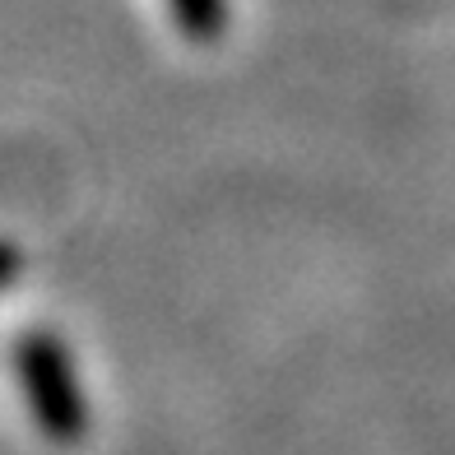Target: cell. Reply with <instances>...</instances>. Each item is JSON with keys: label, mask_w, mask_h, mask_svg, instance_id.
Returning a JSON list of instances; mask_svg holds the SVG:
<instances>
[{"label": "cell", "mask_w": 455, "mask_h": 455, "mask_svg": "<svg viewBox=\"0 0 455 455\" xmlns=\"http://www.w3.org/2000/svg\"><path fill=\"white\" fill-rule=\"evenodd\" d=\"M19 275H24V251L10 237H0V288H10Z\"/></svg>", "instance_id": "3"}, {"label": "cell", "mask_w": 455, "mask_h": 455, "mask_svg": "<svg viewBox=\"0 0 455 455\" xmlns=\"http://www.w3.org/2000/svg\"><path fill=\"white\" fill-rule=\"evenodd\" d=\"M168 14L196 47H210L228 33V0H168Z\"/></svg>", "instance_id": "2"}, {"label": "cell", "mask_w": 455, "mask_h": 455, "mask_svg": "<svg viewBox=\"0 0 455 455\" xmlns=\"http://www.w3.org/2000/svg\"><path fill=\"white\" fill-rule=\"evenodd\" d=\"M10 363H14V377H19V390H24V404L33 413L37 432L56 446L84 442L93 413H89V395L79 386L66 339L56 330H24L14 339Z\"/></svg>", "instance_id": "1"}]
</instances>
